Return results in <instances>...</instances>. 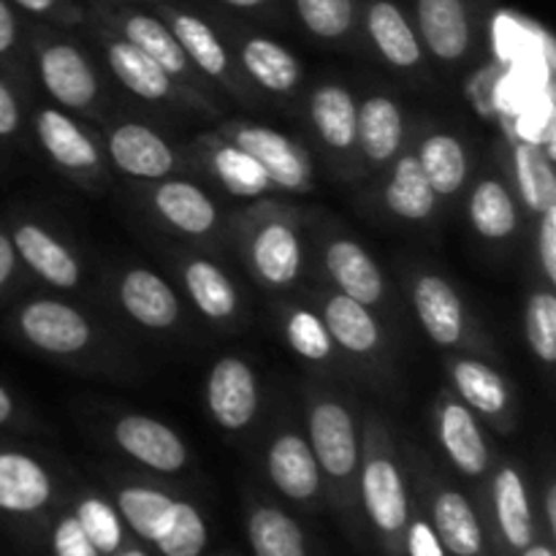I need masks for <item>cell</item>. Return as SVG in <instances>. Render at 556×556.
Listing matches in <instances>:
<instances>
[{"label": "cell", "instance_id": "obj_1", "mask_svg": "<svg viewBox=\"0 0 556 556\" xmlns=\"http://www.w3.org/2000/svg\"><path fill=\"white\" fill-rule=\"evenodd\" d=\"M27 58L41 90L52 98L54 106L71 114L96 117L101 101V79L79 43L54 36L43 25L27 30Z\"/></svg>", "mask_w": 556, "mask_h": 556}, {"label": "cell", "instance_id": "obj_2", "mask_svg": "<svg viewBox=\"0 0 556 556\" xmlns=\"http://www.w3.org/2000/svg\"><path fill=\"white\" fill-rule=\"evenodd\" d=\"M362 451V500L369 521L383 535H400L410 525V497H407L405 476L396 462L391 432L375 410L367 413Z\"/></svg>", "mask_w": 556, "mask_h": 556}, {"label": "cell", "instance_id": "obj_3", "mask_svg": "<svg viewBox=\"0 0 556 556\" xmlns=\"http://www.w3.org/2000/svg\"><path fill=\"white\" fill-rule=\"evenodd\" d=\"M90 14L92 22L109 27V30L117 33L119 38H125L128 43L139 47L147 58L155 60L182 90H188L190 96H195L199 101L212 103L210 81L193 68V63H190V58L185 54V49L179 47L172 27H168L155 11H144L139 9V5L130 3H103L92 5Z\"/></svg>", "mask_w": 556, "mask_h": 556}, {"label": "cell", "instance_id": "obj_4", "mask_svg": "<svg viewBox=\"0 0 556 556\" xmlns=\"http://www.w3.org/2000/svg\"><path fill=\"white\" fill-rule=\"evenodd\" d=\"M318 459L320 476L334 486H348L362 465V429L351 402L331 391L307 389V429H304Z\"/></svg>", "mask_w": 556, "mask_h": 556}, {"label": "cell", "instance_id": "obj_5", "mask_svg": "<svg viewBox=\"0 0 556 556\" xmlns=\"http://www.w3.org/2000/svg\"><path fill=\"white\" fill-rule=\"evenodd\" d=\"M248 269L269 291H286L304 269V242L296 215L280 206H264L248 217L242 231Z\"/></svg>", "mask_w": 556, "mask_h": 556}, {"label": "cell", "instance_id": "obj_6", "mask_svg": "<svg viewBox=\"0 0 556 556\" xmlns=\"http://www.w3.org/2000/svg\"><path fill=\"white\" fill-rule=\"evenodd\" d=\"M11 331L33 351L52 358H74L96 345V326L68 302L33 296L11 315Z\"/></svg>", "mask_w": 556, "mask_h": 556}, {"label": "cell", "instance_id": "obj_7", "mask_svg": "<svg viewBox=\"0 0 556 556\" xmlns=\"http://www.w3.org/2000/svg\"><path fill=\"white\" fill-rule=\"evenodd\" d=\"M217 134L248 152L266 172L275 190L282 193H309L315 185V168L309 152L282 130L261 123H226Z\"/></svg>", "mask_w": 556, "mask_h": 556}, {"label": "cell", "instance_id": "obj_8", "mask_svg": "<svg viewBox=\"0 0 556 556\" xmlns=\"http://www.w3.org/2000/svg\"><path fill=\"white\" fill-rule=\"evenodd\" d=\"M152 11L172 27L179 47L190 58L193 68L204 76L206 81H217L233 96L244 98V74L239 71L237 58L231 54L228 43L223 41L220 33L206 22L204 16L195 14L193 9L174 3V0H150Z\"/></svg>", "mask_w": 556, "mask_h": 556}, {"label": "cell", "instance_id": "obj_9", "mask_svg": "<svg viewBox=\"0 0 556 556\" xmlns=\"http://www.w3.org/2000/svg\"><path fill=\"white\" fill-rule=\"evenodd\" d=\"M410 304L418 326L438 348H448V351L481 348L465 299L459 296L448 277L438 271H418L410 282Z\"/></svg>", "mask_w": 556, "mask_h": 556}, {"label": "cell", "instance_id": "obj_10", "mask_svg": "<svg viewBox=\"0 0 556 556\" xmlns=\"http://www.w3.org/2000/svg\"><path fill=\"white\" fill-rule=\"evenodd\" d=\"M96 38L98 43H101L103 58H106V65L109 71H112L114 79H117L125 90L134 92L136 98L152 103H185V106H193L204 114H217V106L190 96V92L182 90L155 60L147 58L139 47L128 43L125 38H119L117 33L109 30V27L98 25V22Z\"/></svg>", "mask_w": 556, "mask_h": 556}, {"label": "cell", "instance_id": "obj_11", "mask_svg": "<svg viewBox=\"0 0 556 556\" xmlns=\"http://www.w3.org/2000/svg\"><path fill=\"white\" fill-rule=\"evenodd\" d=\"M30 130L38 150L68 177L98 179L103 177V150L96 136L71 112L60 106L38 103L30 112Z\"/></svg>", "mask_w": 556, "mask_h": 556}, {"label": "cell", "instance_id": "obj_12", "mask_svg": "<svg viewBox=\"0 0 556 556\" xmlns=\"http://www.w3.org/2000/svg\"><path fill=\"white\" fill-rule=\"evenodd\" d=\"M451 391L497 432L508 434L516 427V400L508 380L483 358L470 353H454L445 358Z\"/></svg>", "mask_w": 556, "mask_h": 556}, {"label": "cell", "instance_id": "obj_13", "mask_svg": "<svg viewBox=\"0 0 556 556\" xmlns=\"http://www.w3.org/2000/svg\"><path fill=\"white\" fill-rule=\"evenodd\" d=\"M5 226H9L11 239H14L22 269H27L41 282L58 288V291L79 288L85 271H81L74 250L58 233H52L43 223L27 215H11Z\"/></svg>", "mask_w": 556, "mask_h": 556}, {"label": "cell", "instance_id": "obj_14", "mask_svg": "<svg viewBox=\"0 0 556 556\" xmlns=\"http://www.w3.org/2000/svg\"><path fill=\"white\" fill-rule=\"evenodd\" d=\"M103 150L119 174L139 182H161L179 172L177 150L155 128L136 119H119L106 128Z\"/></svg>", "mask_w": 556, "mask_h": 556}, {"label": "cell", "instance_id": "obj_15", "mask_svg": "<svg viewBox=\"0 0 556 556\" xmlns=\"http://www.w3.org/2000/svg\"><path fill=\"white\" fill-rule=\"evenodd\" d=\"M204 400L212 421L223 432H244L261 410L258 375L239 356L217 358L206 378Z\"/></svg>", "mask_w": 556, "mask_h": 556}, {"label": "cell", "instance_id": "obj_16", "mask_svg": "<svg viewBox=\"0 0 556 556\" xmlns=\"http://www.w3.org/2000/svg\"><path fill=\"white\" fill-rule=\"evenodd\" d=\"M413 27L434 60L456 65L476 47V11L470 0H413Z\"/></svg>", "mask_w": 556, "mask_h": 556}, {"label": "cell", "instance_id": "obj_17", "mask_svg": "<svg viewBox=\"0 0 556 556\" xmlns=\"http://www.w3.org/2000/svg\"><path fill=\"white\" fill-rule=\"evenodd\" d=\"M434 434L448 456L451 465L467 478L486 476L492 465V448H489L486 432L481 427V418L454 394L443 391L434 405Z\"/></svg>", "mask_w": 556, "mask_h": 556}, {"label": "cell", "instance_id": "obj_18", "mask_svg": "<svg viewBox=\"0 0 556 556\" xmlns=\"http://www.w3.org/2000/svg\"><path fill=\"white\" fill-rule=\"evenodd\" d=\"M112 440L128 459L147 470L174 476L182 472L190 462L185 440L168 424L141 413H125L112 424Z\"/></svg>", "mask_w": 556, "mask_h": 556}, {"label": "cell", "instance_id": "obj_19", "mask_svg": "<svg viewBox=\"0 0 556 556\" xmlns=\"http://www.w3.org/2000/svg\"><path fill=\"white\" fill-rule=\"evenodd\" d=\"M324 269L334 291L369 309H380L389 302V282L378 261L362 242L351 237H331L324 244Z\"/></svg>", "mask_w": 556, "mask_h": 556}, {"label": "cell", "instance_id": "obj_20", "mask_svg": "<svg viewBox=\"0 0 556 556\" xmlns=\"http://www.w3.org/2000/svg\"><path fill=\"white\" fill-rule=\"evenodd\" d=\"M266 472L277 492L286 494L293 503H307V500L318 497L320 486H324L318 459L309 448L307 434L299 427H286L271 434L269 445H266Z\"/></svg>", "mask_w": 556, "mask_h": 556}, {"label": "cell", "instance_id": "obj_21", "mask_svg": "<svg viewBox=\"0 0 556 556\" xmlns=\"http://www.w3.org/2000/svg\"><path fill=\"white\" fill-rule=\"evenodd\" d=\"M320 318L329 329L331 342L345 356L358 358V362H372L386 353V329L380 326L375 309L353 302L351 296L340 291L326 293L320 302Z\"/></svg>", "mask_w": 556, "mask_h": 556}, {"label": "cell", "instance_id": "obj_22", "mask_svg": "<svg viewBox=\"0 0 556 556\" xmlns=\"http://www.w3.org/2000/svg\"><path fill=\"white\" fill-rule=\"evenodd\" d=\"M313 130L337 161L358 157V101L342 81H324L307 98Z\"/></svg>", "mask_w": 556, "mask_h": 556}, {"label": "cell", "instance_id": "obj_23", "mask_svg": "<svg viewBox=\"0 0 556 556\" xmlns=\"http://www.w3.org/2000/svg\"><path fill=\"white\" fill-rule=\"evenodd\" d=\"M117 302L147 331H172L182 318L174 288L147 266H130L117 277Z\"/></svg>", "mask_w": 556, "mask_h": 556}, {"label": "cell", "instance_id": "obj_24", "mask_svg": "<svg viewBox=\"0 0 556 556\" xmlns=\"http://www.w3.org/2000/svg\"><path fill=\"white\" fill-rule=\"evenodd\" d=\"M364 33L386 65L416 71L424 65V47L410 16L396 0H364Z\"/></svg>", "mask_w": 556, "mask_h": 556}, {"label": "cell", "instance_id": "obj_25", "mask_svg": "<svg viewBox=\"0 0 556 556\" xmlns=\"http://www.w3.org/2000/svg\"><path fill=\"white\" fill-rule=\"evenodd\" d=\"M237 65L250 85L269 96H293L304 81L302 60L280 41L258 33L237 38Z\"/></svg>", "mask_w": 556, "mask_h": 556}, {"label": "cell", "instance_id": "obj_26", "mask_svg": "<svg viewBox=\"0 0 556 556\" xmlns=\"http://www.w3.org/2000/svg\"><path fill=\"white\" fill-rule=\"evenodd\" d=\"M152 210L163 223L182 237H212L220 226V210L206 190L188 179L166 177L150 193Z\"/></svg>", "mask_w": 556, "mask_h": 556}, {"label": "cell", "instance_id": "obj_27", "mask_svg": "<svg viewBox=\"0 0 556 556\" xmlns=\"http://www.w3.org/2000/svg\"><path fill=\"white\" fill-rule=\"evenodd\" d=\"M52 500L47 467L27 451L0 445V514H38Z\"/></svg>", "mask_w": 556, "mask_h": 556}, {"label": "cell", "instance_id": "obj_28", "mask_svg": "<svg viewBox=\"0 0 556 556\" xmlns=\"http://www.w3.org/2000/svg\"><path fill=\"white\" fill-rule=\"evenodd\" d=\"M405 144V112L386 92L358 103V157L367 166H389Z\"/></svg>", "mask_w": 556, "mask_h": 556}, {"label": "cell", "instance_id": "obj_29", "mask_svg": "<svg viewBox=\"0 0 556 556\" xmlns=\"http://www.w3.org/2000/svg\"><path fill=\"white\" fill-rule=\"evenodd\" d=\"M179 277L188 291L193 307L204 315L206 320L220 326H231L239 318L242 299H239L237 282L228 277L223 266H217L212 258H185L179 264Z\"/></svg>", "mask_w": 556, "mask_h": 556}, {"label": "cell", "instance_id": "obj_30", "mask_svg": "<svg viewBox=\"0 0 556 556\" xmlns=\"http://www.w3.org/2000/svg\"><path fill=\"white\" fill-rule=\"evenodd\" d=\"M467 220L472 231L486 242H510L521 228V206L510 185L497 174L478 179L467 199Z\"/></svg>", "mask_w": 556, "mask_h": 556}, {"label": "cell", "instance_id": "obj_31", "mask_svg": "<svg viewBox=\"0 0 556 556\" xmlns=\"http://www.w3.org/2000/svg\"><path fill=\"white\" fill-rule=\"evenodd\" d=\"M199 152L206 163V172L217 179L226 193L237 199H264L275 190L264 168L253 161L244 150L223 139L220 134L199 139Z\"/></svg>", "mask_w": 556, "mask_h": 556}, {"label": "cell", "instance_id": "obj_32", "mask_svg": "<svg viewBox=\"0 0 556 556\" xmlns=\"http://www.w3.org/2000/svg\"><path fill=\"white\" fill-rule=\"evenodd\" d=\"M383 204L391 215L405 223H427L434 217L440 199L434 195L416 152H400L391 161V174L383 188Z\"/></svg>", "mask_w": 556, "mask_h": 556}, {"label": "cell", "instance_id": "obj_33", "mask_svg": "<svg viewBox=\"0 0 556 556\" xmlns=\"http://www.w3.org/2000/svg\"><path fill=\"white\" fill-rule=\"evenodd\" d=\"M418 163L440 201L456 199L470 177V155L465 141L451 130H432L418 141Z\"/></svg>", "mask_w": 556, "mask_h": 556}, {"label": "cell", "instance_id": "obj_34", "mask_svg": "<svg viewBox=\"0 0 556 556\" xmlns=\"http://www.w3.org/2000/svg\"><path fill=\"white\" fill-rule=\"evenodd\" d=\"M510 182L519 206L527 215L538 217L548 204H556V179L552 168V155L530 141L510 144Z\"/></svg>", "mask_w": 556, "mask_h": 556}, {"label": "cell", "instance_id": "obj_35", "mask_svg": "<svg viewBox=\"0 0 556 556\" xmlns=\"http://www.w3.org/2000/svg\"><path fill=\"white\" fill-rule=\"evenodd\" d=\"M434 532L443 548L456 556H478L483 548V530L476 510L467 503L465 494L456 489H443L432 503Z\"/></svg>", "mask_w": 556, "mask_h": 556}, {"label": "cell", "instance_id": "obj_36", "mask_svg": "<svg viewBox=\"0 0 556 556\" xmlns=\"http://www.w3.org/2000/svg\"><path fill=\"white\" fill-rule=\"evenodd\" d=\"M494 514L505 541L514 548H527L532 543V508L527 494L525 476L516 465H503L492 481Z\"/></svg>", "mask_w": 556, "mask_h": 556}, {"label": "cell", "instance_id": "obj_37", "mask_svg": "<svg viewBox=\"0 0 556 556\" xmlns=\"http://www.w3.org/2000/svg\"><path fill=\"white\" fill-rule=\"evenodd\" d=\"M177 500L150 486H123L117 492V510L130 530L144 541L157 543L174 519Z\"/></svg>", "mask_w": 556, "mask_h": 556}, {"label": "cell", "instance_id": "obj_38", "mask_svg": "<svg viewBox=\"0 0 556 556\" xmlns=\"http://www.w3.org/2000/svg\"><path fill=\"white\" fill-rule=\"evenodd\" d=\"M304 30L324 43H342L362 22V0H293Z\"/></svg>", "mask_w": 556, "mask_h": 556}, {"label": "cell", "instance_id": "obj_39", "mask_svg": "<svg viewBox=\"0 0 556 556\" xmlns=\"http://www.w3.org/2000/svg\"><path fill=\"white\" fill-rule=\"evenodd\" d=\"M248 538L255 556H304L302 527L271 505H261L250 514Z\"/></svg>", "mask_w": 556, "mask_h": 556}, {"label": "cell", "instance_id": "obj_40", "mask_svg": "<svg viewBox=\"0 0 556 556\" xmlns=\"http://www.w3.org/2000/svg\"><path fill=\"white\" fill-rule=\"evenodd\" d=\"M282 334L291 351L309 364H329L337 353L324 318L313 307H302V304L288 307L282 315Z\"/></svg>", "mask_w": 556, "mask_h": 556}, {"label": "cell", "instance_id": "obj_41", "mask_svg": "<svg viewBox=\"0 0 556 556\" xmlns=\"http://www.w3.org/2000/svg\"><path fill=\"white\" fill-rule=\"evenodd\" d=\"M525 334L532 356L543 367L556 364V296L552 288H535L527 299Z\"/></svg>", "mask_w": 556, "mask_h": 556}, {"label": "cell", "instance_id": "obj_42", "mask_svg": "<svg viewBox=\"0 0 556 556\" xmlns=\"http://www.w3.org/2000/svg\"><path fill=\"white\" fill-rule=\"evenodd\" d=\"M76 521L90 538L98 554H114L123 543V525L119 514L103 497H85L76 505Z\"/></svg>", "mask_w": 556, "mask_h": 556}, {"label": "cell", "instance_id": "obj_43", "mask_svg": "<svg viewBox=\"0 0 556 556\" xmlns=\"http://www.w3.org/2000/svg\"><path fill=\"white\" fill-rule=\"evenodd\" d=\"M163 556H199L206 546V525L190 503L177 500L166 535L155 543Z\"/></svg>", "mask_w": 556, "mask_h": 556}, {"label": "cell", "instance_id": "obj_44", "mask_svg": "<svg viewBox=\"0 0 556 556\" xmlns=\"http://www.w3.org/2000/svg\"><path fill=\"white\" fill-rule=\"evenodd\" d=\"M27 71V27L11 0H0V74L22 81Z\"/></svg>", "mask_w": 556, "mask_h": 556}, {"label": "cell", "instance_id": "obj_45", "mask_svg": "<svg viewBox=\"0 0 556 556\" xmlns=\"http://www.w3.org/2000/svg\"><path fill=\"white\" fill-rule=\"evenodd\" d=\"M25 103L9 76L0 74V152H9L25 139Z\"/></svg>", "mask_w": 556, "mask_h": 556}, {"label": "cell", "instance_id": "obj_46", "mask_svg": "<svg viewBox=\"0 0 556 556\" xmlns=\"http://www.w3.org/2000/svg\"><path fill=\"white\" fill-rule=\"evenodd\" d=\"M20 14L33 16L38 22H49L58 27H74L87 20L85 9L76 0H11Z\"/></svg>", "mask_w": 556, "mask_h": 556}, {"label": "cell", "instance_id": "obj_47", "mask_svg": "<svg viewBox=\"0 0 556 556\" xmlns=\"http://www.w3.org/2000/svg\"><path fill=\"white\" fill-rule=\"evenodd\" d=\"M538 266L543 271V280L552 288L556 282V204H548L538 215Z\"/></svg>", "mask_w": 556, "mask_h": 556}, {"label": "cell", "instance_id": "obj_48", "mask_svg": "<svg viewBox=\"0 0 556 556\" xmlns=\"http://www.w3.org/2000/svg\"><path fill=\"white\" fill-rule=\"evenodd\" d=\"M52 548L54 556H98L96 546H92L90 538L85 535V530L79 527L76 516H65V519L54 527Z\"/></svg>", "mask_w": 556, "mask_h": 556}, {"label": "cell", "instance_id": "obj_49", "mask_svg": "<svg viewBox=\"0 0 556 556\" xmlns=\"http://www.w3.org/2000/svg\"><path fill=\"white\" fill-rule=\"evenodd\" d=\"M22 264H20V255H16L14 248V239H11L9 226L0 220V302L11 296L16 286H20V277H22Z\"/></svg>", "mask_w": 556, "mask_h": 556}, {"label": "cell", "instance_id": "obj_50", "mask_svg": "<svg viewBox=\"0 0 556 556\" xmlns=\"http://www.w3.org/2000/svg\"><path fill=\"white\" fill-rule=\"evenodd\" d=\"M407 552H410V556H445L438 532L427 521L407 525Z\"/></svg>", "mask_w": 556, "mask_h": 556}, {"label": "cell", "instance_id": "obj_51", "mask_svg": "<svg viewBox=\"0 0 556 556\" xmlns=\"http://www.w3.org/2000/svg\"><path fill=\"white\" fill-rule=\"evenodd\" d=\"M22 421H25V407L11 394L9 386L0 383V432L22 427Z\"/></svg>", "mask_w": 556, "mask_h": 556}, {"label": "cell", "instance_id": "obj_52", "mask_svg": "<svg viewBox=\"0 0 556 556\" xmlns=\"http://www.w3.org/2000/svg\"><path fill=\"white\" fill-rule=\"evenodd\" d=\"M215 3L233 11H244V14H271V11L280 9V0H215Z\"/></svg>", "mask_w": 556, "mask_h": 556}, {"label": "cell", "instance_id": "obj_53", "mask_svg": "<svg viewBox=\"0 0 556 556\" xmlns=\"http://www.w3.org/2000/svg\"><path fill=\"white\" fill-rule=\"evenodd\" d=\"M546 521H548V530H552V535L556 532V486L554 483H548L546 489Z\"/></svg>", "mask_w": 556, "mask_h": 556}, {"label": "cell", "instance_id": "obj_54", "mask_svg": "<svg viewBox=\"0 0 556 556\" xmlns=\"http://www.w3.org/2000/svg\"><path fill=\"white\" fill-rule=\"evenodd\" d=\"M525 556H554V554H552V548H548V546H532V543H530V546L525 548Z\"/></svg>", "mask_w": 556, "mask_h": 556}, {"label": "cell", "instance_id": "obj_55", "mask_svg": "<svg viewBox=\"0 0 556 556\" xmlns=\"http://www.w3.org/2000/svg\"><path fill=\"white\" fill-rule=\"evenodd\" d=\"M119 556H147L144 552H136V548H130V552H123Z\"/></svg>", "mask_w": 556, "mask_h": 556}, {"label": "cell", "instance_id": "obj_56", "mask_svg": "<svg viewBox=\"0 0 556 556\" xmlns=\"http://www.w3.org/2000/svg\"><path fill=\"white\" fill-rule=\"evenodd\" d=\"M106 3H128V0H106ZM141 3H150V0H141Z\"/></svg>", "mask_w": 556, "mask_h": 556}]
</instances>
